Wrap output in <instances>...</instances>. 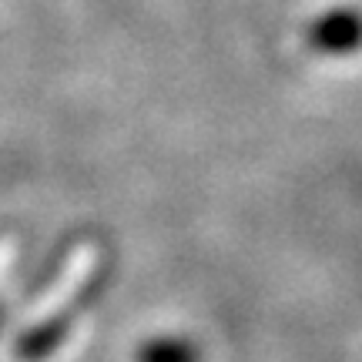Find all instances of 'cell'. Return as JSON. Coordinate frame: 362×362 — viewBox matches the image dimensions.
Segmentation results:
<instances>
[{
    "label": "cell",
    "instance_id": "cell-3",
    "mask_svg": "<svg viewBox=\"0 0 362 362\" xmlns=\"http://www.w3.org/2000/svg\"><path fill=\"white\" fill-rule=\"evenodd\" d=\"M138 362H205V356H202V346L192 339L158 336L138 349Z\"/></svg>",
    "mask_w": 362,
    "mask_h": 362
},
{
    "label": "cell",
    "instance_id": "cell-2",
    "mask_svg": "<svg viewBox=\"0 0 362 362\" xmlns=\"http://www.w3.org/2000/svg\"><path fill=\"white\" fill-rule=\"evenodd\" d=\"M309 44L322 54H349L362 44V13L359 11H332L312 21Z\"/></svg>",
    "mask_w": 362,
    "mask_h": 362
},
{
    "label": "cell",
    "instance_id": "cell-1",
    "mask_svg": "<svg viewBox=\"0 0 362 362\" xmlns=\"http://www.w3.org/2000/svg\"><path fill=\"white\" fill-rule=\"evenodd\" d=\"M101 288V279L98 282H90L88 288H84V298H78V302H71L64 312H57V315H51V319H44V322H37L34 329H27L24 336L17 339V359L24 362H40L47 359L61 342L67 339V332H71V325H74V315L78 312H84L94 302V292Z\"/></svg>",
    "mask_w": 362,
    "mask_h": 362
}]
</instances>
